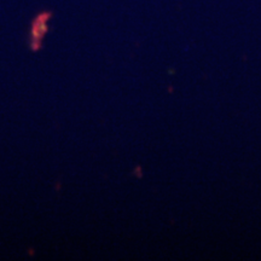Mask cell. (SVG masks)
Instances as JSON below:
<instances>
[{
	"label": "cell",
	"mask_w": 261,
	"mask_h": 261,
	"mask_svg": "<svg viewBox=\"0 0 261 261\" xmlns=\"http://www.w3.org/2000/svg\"><path fill=\"white\" fill-rule=\"evenodd\" d=\"M51 18L50 12L39 14L32 22L31 32H29V47L33 51L40 50L41 42L48 31V21Z\"/></svg>",
	"instance_id": "obj_1"
}]
</instances>
